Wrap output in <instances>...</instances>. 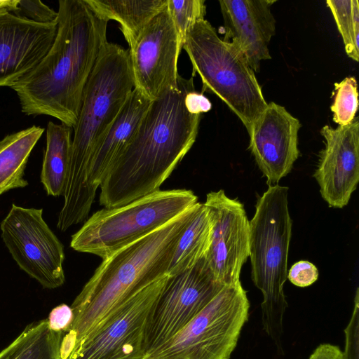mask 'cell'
<instances>
[{
    "label": "cell",
    "mask_w": 359,
    "mask_h": 359,
    "mask_svg": "<svg viewBox=\"0 0 359 359\" xmlns=\"http://www.w3.org/2000/svg\"><path fill=\"white\" fill-rule=\"evenodd\" d=\"M193 77L180 75L175 87L151 101L137 130L102 180L100 203L126 205L160 190L194 145L201 114L186 107Z\"/></svg>",
    "instance_id": "1"
},
{
    "label": "cell",
    "mask_w": 359,
    "mask_h": 359,
    "mask_svg": "<svg viewBox=\"0 0 359 359\" xmlns=\"http://www.w3.org/2000/svg\"><path fill=\"white\" fill-rule=\"evenodd\" d=\"M57 30L46 55L11 88L26 115H48L73 128L83 89L108 41V22L85 0L58 1Z\"/></svg>",
    "instance_id": "2"
},
{
    "label": "cell",
    "mask_w": 359,
    "mask_h": 359,
    "mask_svg": "<svg viewBox=\"0 0 359 359\" xmlns=\"http://www.w3.org/2000/svg\"><path fill=\"white\" fill-rule=\"evenodd\" d=\"M198 203L102 260L71 306L74 320L63 333L62 359H68L125 300L167 276L177 242Z\"/></svg>",
    "instance_id": "3"
},
{
    "label": "cell",
    "mask_w": 359,
    "mask_h": 359,
    "mask_svg": "<svg viewBox=\"0 0 359 359\" xmlns=\"http://www.w3.org/2000/svg\"><path fill=\"white\" fill-rule=\"evenodd\" d=\"M135 88L128 49L107 41L83 89L73 127L71 156L57 224L69 229L86 219L96 194L87 177L93 154Z\"/></svg>",
    "instance_id": "4"
},
{
    "label": "cell",
    "mask_w": 359,
    "mask_h": 359,
    "mask_svg": "<svg viewBox=\"0 0 359 359\" xmlns=\"http://www.w3.org/2000/svg\"><path fill=\"white\" fill-rule=\"evenodd\" d=\"M288 188L269 186L258 198L250 221L252 279L263 296V329L282 351L283 319L287 303L283 286L287 276V258L292 236L288 209Z\"/></svg>",
    "instance_id": "5"
},
{
    "label": "cell",
    "mask_w": 359,
    "mask_h": 359,
    "mask_svg": "<svg viewBox=\"0 0 359 359\" xmlns=\"http://www.w3.org/2000/svg\"><path fill=\"white\" fill-rule=\"evenodd\" d=\"M182 48L190 59L192 77L196 73L201 79L202 93L219 97L248 131L268 103L245 55L220 39L205 19L187 32Z\"/></svg>",
    "instance_id": "6"
},
{
    "label": "cell",
    "mask_w": 359,
    "mask_h": 359,
    "mask_svg": "<svg viewBox=\"0 0 359 359\" xmlns=\"http://www.w3.org/2000/svg\"><path fill=\"white\" fill-rule=\"evenodd\" d=\"M198 203L191 190H159L126 205L95 212L72 236L77 252L104 260L163 226Z\"/></svg>",
    "instance_id": "7"
},
{
    "label": "cell",
    "mask_w": 359,
    "mask_h": 359,
    "mask_svg": "<svg viewBox=\"0 0 359 359\" xmlns=\"http://www.w3.org/2000/svg\"><path fill=\"white\" fill-rule=\"evenodd\" d=\"M249 308L241 282L224 286L184 329L143 359H229Z\"/></svg>",
    "instance_id": "8"
},
{
    "label": "cell",
    "mask_w": 359,
    "mask_h": 359,
    "mask_svg": "<svg viewBox=\"0 0 359 359\" xmlns=\"http://www.w3.org/2000/svg\"><path fill=\"white\" fill-rule=\"evenodd\" d=\"M224 287L214 276L205 257L190 269L168 276L148 318L144 355L184 329Z\"/></svg>",
    "instance_id": "9"
},
{
    "label": "cell",
    "mask_w": 359,
    "mask_h": 359,
    "mask_svg": "<svg viewBox=\"0 0 359 359\" xmlns=\"http://www.w3.org/2000/svg\"><path fill=\"white\" fill-rule=\"evenodd\" d=\"M0 229L6 247L20 269L44 288L64 284V246L43 219L42 209L13 203Z\"/></svg>",
    "instance_id": "10"
},
{
    "label": "cell",
    "mask_w": 359,
    "mask_h": 359,
    "mask_svg": "<svg viewBox=\"0 0 359 359\" xmlns=\"http://www.w3.org/2000/svg\"><path fill=\"white\" fill-rule=\"evenodd\" d=\"M168 277L125 300L68 359H143L148 318Z\"/></svg>",
    "instance_id": "11"
},
{
    "label": "cell",
    "mask_w": 359,
    "mask_h": 359,
    "mask_svg": "<svg viewBox=\"0 0 359 359\" xmlns=\"http://www.w3.org/2000/svg\"><path fill=\"white\" fill-rule=\"evenodd\" d=\"M182 49L166 3L128 48L135 88L153 101L175 87Z\"/></svg>",
    "instance_id": "12"
},
{
    "label": "cell",
    "mask_w": 359,
    "mask_h": 359,
    "mask_svg": "<svg viewBox=\"0 0 359 359\" xmlns=\"http://www.w3.org/2000/svg\"><path fill=\"white\" fill-rule=\"evenodd\" d=\"M204 205L212 219L211 243L205 259L223 285L240 282V273L250 252V221L243 205L223 190L211 191Z\"/></svg>",
    "instance_id": "13"
},
{
    "label": "cell",
    "mask_w": 359,
    "mask_h": 359,
    "mask_svg": "<svg viewBox=\"0 0 359 359\" xmlns=\"http://www.w3.org/2000/svg\"><path fill=\"white\" fill-rule=\"evenodd\" d=\"M325 148L314 173L323 198L329 207L346 206L359 181V121L320 130Z\"/></svg>",
    "instance_id": "14"
},
{
    "label": "cell",
    "mask_w": 359,
    "mask_h": 359,
    "mask_svg": "<svg viewBox=\"0 0 359 359\" xmlns=\"http://www.w3.org/2000/svg\"><path fill=\"white\" fill-rule=\"evenodd\" d=\"M300 128L298 118L271 102L248 131L249 149L269 186L278 184L298 158Z\"/></svg>",
    "instance_id": "15"
},
{
    "label": "cell",
    "mask_w": 359,
    "mask_h": 359,
    "mask_svg": "<svg viewBox=\"0 0 359 359\" xmlns=\"http://www.w3.org/2000/svg\"><path fill=\"white\" fill-rule=\"evenodd\" d=\"M57 22L41 24L0 8V87L9 86L32 71L50 48Z\"/></svg>",
    "instance_id": "16"
},
{
    "label": "cell",
    "mask_w": 359,
    "mask_h": 359,
    "mask_svg": "<svg viewBox=\"0 0 359 359\" xmlns=\"http://www.w3.org/2000/svg\"><path fill=\"white\" fill-rule=\"evenodd\" d=\"M271 0H219L226 41L245 55L258 72L262 60L271 58L269 45L276 33Z\"/></svg>",
    "instance_id": "17"
},
{
    "label": "cell",
    "mask_w": 359,
    "mask_h": 359,
    "mask_svg": "<svg viewBox=\"0 0 359 359\" xmlns=\"http://www.w3.org/2000/svg\"><path fill=\"white\" fill-rule=\"evenodd\" d=\"M151 100L134 88L118 115L96 147L87 181L90 190L97 188L137 130Z\"/></svg>",
    "instance_id": "18"
},
{
    "label": "cell",
    "mask_w": 359,
    "mask_h": 359,
    "mask_svg": "<svg viewBox=\"0 0 359 359\" xmlns=\"http://www.w3.org/2000/svg\"><path fill=\"white\" fill-rule=\"evenodd\" d=\"M102 20L116 21L130 47L167 0H85Z\"/></svg>",
    "instance_id": "19"
},
{
    "label": "cell",
    "mask_w": 359,
    "mask_h": 359,
    "mask_svg": "<svg viewBox=\"0 0 359 359\" xmlns=\"http://www.w3.org/2000/svg\"><path fill=\"white\" fill-rule=\"evenodd\" d=\"M43 132L44 128L32 126L7 135L0 140V195L28 185L24 179L25 169Z\"/></svg>",
    "instance_id": "20"
},
{
    "label": "cell",
    "mask_w": 359,
    "mask_h": 359,
    "mask_svg": "<svg viewBox=\"0 0 359 359\" xmlns=\"http://www.w3.org/2000/svg\"><path fill=\"white\" fill-rule=\"evenodd\" d=\"M212 231L211 215L204 203H199L177 242L167 276H172L190 269L205 257L210 246Z\"/></svg>",
    "instance_id": "21"
},
{
    "label": "cell",
    "mask_w": 359,
    "mask_h": 359,
    "mask_svg": "<svg viewBox=\"0 0 359 359\" xmlns=\"http://www.w3.org/2000/svg\"><path fill=\"white\" fill-rule=\"evenodd\" d=\"M72 128L49 121L43 154L41 182L48 195L63 196L69 169Z\"/></svg>",
    "instance_id": "22"
},
{
    "label": "cell",
    "mask_w": 359,
    "mask_h": 359,
    "mask_svg": "<svg viewBox=\"0 0 359 359\" xmlns=\"http://www.w3.org/2000/svg\"><path fill=\"white\" fill-rule=\"evenodd\" d=\"M62 336L50 330L47 319L33 322L0 352V359H62Z\"/></svg>",
    "instance_id": "23"
},
{
    "label": "cell",
    "mask_w": 359,
    "mask_h": 359,
    "mask_svg": "<svg viewBox=\"0 0 359 359\" xmlns=\"http://www.w3.org/2000/svg\"><path fill=\"white\" fill-rule=\"evenodd\" d=\"M342 37L345 51L352 60H359V3L358 0H327Z\"/></svg>",
    "instance_id": "24"
},
{
    "label": "cell",
    "mask_w": 359,
    "mask_h": 359,
    "mask_svg": "<svg viewBox=\"0 0 359 359\" xmlns=\"http://www.w3.org/2000/svg\"><path fill=\"white\" fill-rule=\"evenodd\" d=\"M334 100L330 107L333 120L339 126L349 124L355 118L358 107L357 82L354 77H346L334 83Z\"/></svg>",
    "instance_id": "25"
},
{
    "label": "cell",
    "mask_w": 359,
    "mask_h": 359,
    "mask_svg": "<svg viewBox=\"0 0 359 359\" xmlns=\"http://www.w3.org/2000/svg\"><path fill=\"white\" fill-rule=\"evenodd\" d=\"M167 8L182 47L187 32L199 20L205 19L204 0H167Z\"/></svg>",
    "instance_id": "26"
},
{
    "label": "cell",
    "mask_w": 359,
    "mask_h": 359,
    "mask_svg": "<svg viewBox=\"0 0 359 359\" xmlns=\"http://www.w3.org/2000/svg\"><path fill=\"white\" fill-rule=\"evenodd\" d=\"M15 15L41 24L58 20V13L39 0H14L11 11Z\"/></svg>",
    "instance_id": "27"
},
{
    "label": "cell",
    "mask_w": 359,
    "mask_h": 359,
    "mask_svg": "<svg viewBox=\"0 0 359 359\" xmlns=\"http://www.w3.org/2000/svg\"><path fill=\"white\" fill-rule=\"evenodd\" d=\"M345 349L343 359H359V294L357 289L354 308L350 321L345 329Z\"/></svg>",
    "instance_id": "28"
},
{
    "label": "cell",
    "mask_w": 359,
    "mask_h": 359,
    "mask_svg": "<svg viewBox=\"0 0 359 359\" xmlns=\"http://www.w3.org/2000/svg\"><path fill=\"white\" fill-rule=\"evenodd\" d=\"M318 278V271L316 266L306 260H301L294 264L287 276V278L293 285L300 287L312 285Z\"/></svg>",
    "instance_id": "29"
},
{
    "label": "cell",
    "mask_w": 359,
    "mask_h": 359,
    "mask_svg": "<svg viewBox=\"0 0 359 359\" xmlns=\"http://www.w3.org/2000/svg\"><path fill=\"white\" fill-rule=\"evenodd\" d=\"M74 320L71 306L62 304L53 308L47 318L50 330L57 332H66L70 328Z\"/></svg>",
    "instance_id": "30"
},
{
    "label": "cell",
    "mask_w": 359,
    "mask_h": 359,
    "mask_svg": "<svg viewBox=\"0 0 359 359\" xmlns=\"http://www.w3.org/2000/svg\"><path fill=\"white\" fill-rule=\"evenodd\" d=\"M184 102L187 108L193 114L201 115L212 108V104L208 98L203 93L197 92L195 89L187 93Z\"/></svg>",
    "instance_id": "31"
},
{
    "label": "cell",
    "mask_w": 359,
    "mask_h": 359,
    "mask_svg": "<svg viewBox=\"0 0 359 359\" xmlns=\"http://www.w3.org/2000/svg\"><path fill=\"white\" fill-rule=\"evenodd\" d=\"M309 359H343V353L337 346L322 344L314 350Z\"/></svg>",
    "instance_id": "32"
},
{
    "label": "cell",
    "mask_w": 359,
    "mask_h": 359,
    "mask_svg": "<svg viewBox=\"0 0 359 359\" xmlns=\"http://www.w3.org/2000/svg\"><path fill=\"white\" fill-rule=\"evenodd\" d=\"M14 0H0V8H6L11 11Z\"/></svg>",
    "instance_id": "33"
}]
</instances>
